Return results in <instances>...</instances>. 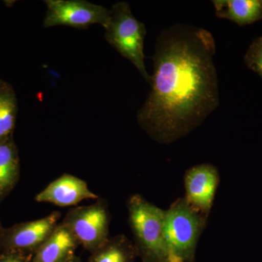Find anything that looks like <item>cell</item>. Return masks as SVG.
<instances>
[{
	"label": "cell",
	"mask_w": 262,
	"mask_h": 262,
	"mask_svg": "<svg viewBox=\"0 0 262 262\" xmlns=\"http://www.w3.org/2000/svg\"><path fill=\"white\" fill-rule=\"evenodd\" d=\"M220 180L218 169L211 164L203 163L192 167L184 176V198L193 208L208 216Z\"/></svg>",
	"instance_id": "cell-7"
},
{
	"label": "cell",
	"mask_w": 262,
	"mask_h": 262,
	"mask_svg": "<svg viewBox=\"0 0 262 262\" xmlns=\"http://www.w3.org/2000/svg\"><path fill=\"white\" fill-rule=\"evenodd\" d=\"M61 213L51 214L37 220L26 222L10 231L7 241L10 247L21 250H37L58 225Z\"/></svg>",
	"instance_id": "cell-9"
},
{
	"label": "cell",
	"mask_w": 262,
	"mask_h": 262,
	"mask_svg": "<svg viewBox=\"0 0 262 262\" xmlns=\"http://www.w3.org/2000/svg\"><path fill=\"white\" fill-rule=\"evenodd\" d=\"M178 262H184L183 261H182V260H181V261H179Z\"/></svg>",
	"instance_id": "cell-18"
},
{
	"label": "cell",
	"mask_w": 262,
	"mask_h": 262,
	"mask_svg": "<svg viewBox=\"0 0 262 262\" xmlns=\"http://www.w3.org/2000/svg\"><path fill=\"white\" fill-rule=\"evenodd\" d=\"M18 159L10 141L0 142V196L5 195L15 185L18 176Z\"/></svg>",
	"instance_id": "cell-13"
},
{
	"label": "cell",
	"mask_w": 262,
	"mask_h": 262,
	"mask_svg": "<svg viewBox=\"0 0 262 262\" xmlns=\"http://www.w3.org/2000/svg\"><path fill=\"white\" fill-rule=\"evenodd\" d=\"M244 60L248 68L257 74L262 80V37L256 38L251 43Z\"/></svg>",
	"instance_id": "cell-15"
},
{
	"label": "cell",
	"mask_w": 262,
	"mask_h": 262,
	"mask_svg": "<svg viewBox=\"0 0 262 262\" xmlns=\"http://www.w3.org/2000/svg\"><path fill=\"white\" fill-rule=\"evenodd\" d=\"M66 262H74L73 259H72V258H70V259L68 260V261H67Z\"/></svg>",
	"instance_id": "cell-17"
},
{
	"label": "cell",
	"mask_w": 262,
	"mask_h": 262,
	"mask_svg": "<svg viewBox=\"0 0 262 262\" xmlns=\"http://www.w3.org/2000/svg\"><path fill=\"white\" fill-rule=\"evenodd\" d=\"M16 115V99L10 88H0V141L5 140L13 130Z\"/></svg>",
	"instance_id": "cell-14"
},
{
	"label": "cell",
	"mask_w": 262,
	"mask_h": 262,
	"mask_svg": "<svg viewBox=\"0 0 262 262\" xmlns=\"http://www.w3.org/2000/svg\"><path fill=\"white\" fill-rule=\"evenodd\" d=\"M61 223L89 251H96L110 238V215L104 201L71 210Z\"/></svg>",
	"instance_id": "cell-5"
},
{
	"label": "cell",
	"mask_w": 262,
	"mask_h": 262,
	"mask_svg": "<svg viewBox=\"0 0 262 262\" xmlns=\"http://www.w3.org/2000/svg\"><path fill=\"white\" fill-rule=\"evenodd\" d=\"M0 262H24L23 260L20 259L15 256H9L6 257L1 258Z\"/></svg>",
	"instance_id": "cell-16"
},
{
	"label": "cell",
	"mask_w": 262,
	"mask_h": 262,
	"mask_svg": "<svg viewBox=\"0 0 262 262\" xmlns=\"http://www.w3.org/2000/svg\"><path fill=\"white\" fill-rule=\"evenodd\" d=\"M88 199H98V196L91 192L84 180L67 173L52 182L35 196L38 203H49L60 207L75 206Z\"/></svg>",
	"instance_id": "cell-8"
},
{
	"label": "cell",
	"mask_w": 262,
	"mask_h": 262,
	"mask_svg": "<svg viewBox=\"0 0 262 262\" xmlns=\"http://www.w3.org/2000/svg\"><path fill=\"white\" fill-rule=\"evenodd\" d=\"M208 217L193 208L184 198L172 203L164 216V232L172 255L184 262L192 261Z\"/></svg>",
	"instance_id": "cell-4"
},
{
	"label": "cell",
	"mask_w": 262,
	"mask_h": 262,
	"mask_svg": "<svg viewBox=\"0 0 262 262\" xmlns=\"http://www.w3.org/2000/svg\"><path fill=\"white\" fill-rule=\"evenodd\" d=\"M110 10L107 23L103 27L106 41L137 69L146 82L151 83V76L144 63L145 25L133 15L125 2L115 3Z\"/></svg>",
	"instance_id": "cell-3"
},
{
	"label": "cell",
	"mask_w": 262,
	"mask_h": 262,
	"mask_svg": "<svg viewBox=\"0 0 262 262\" xmlns=\"http://www.w3.org/2000/svg\"><path fill=\"white\" fill-rule=\"evenodd\" d=\"M261 3H262V1H261Z\"/></svg>",
	"instance_id": "cell-19"
},
{
	"label": "cell",
	"mask_w": 262,
	"mask_h": 262,
	"mask_svg": "<svg viewBox=\"0 0 262 262\" xmlns=\"http://www.w3.org/2000/svg\"><path fill=\"white\" fill-rule=\"evenodd\" d=\"M63 224H58L48 238L37 250L34 262H66L78 245Z\"/></svg>",
	"instance_id": "cell-10"
},
{
	"label": "cell",
	"mask_w": 262,
	"mask_h": 262,
	"mask_svg": "<svg viewBox=\"0 0 262 262\" xmlns=\"http://www.w3.org/2000/svg\"><path fill=\"white\" fill-rule=\"evenodd\" d=\"M129 223L138 248L146 262H170L165 232V211L134 194L127 203Z\"/></svg>",
	"instance_id": "cell-2"
},
{
	"label": "cell",
	"mask_w": 262,
	"mask_h": 262,
	"mask_svg": "<svg viewBox=\"0 0 262 262\" xmlns=\"http://www.w3.org/2000/svg\"><path fill=\"white\" fill-rule=\"evenodd\" d=\"M213 34L202 27L177 24L157 38L151 91L137 121L161 144L188 135L220 105Z\"/></svg>",
	"instance_id": "cell-1"
},
{
	"label": "cell",
	"mask_w": 262,
	"mask_h": 262,
	"mask_svg": "<svg viewBox=\"0 0 262 262\" xmlns=\"http://www.w3.org/2000/svg\"><path fill=\"white\" fill-rule=\"evenodd\" d=\"M134 245L124 234L110 237L94 251L91 262H131L134 256Z\"/></svg>",
	"instance_id": "cell-12"
},
{
	"label": "cell",
	"mask_w": 262,
	"mask_h": 262,
	"mask_svg": "<svg viewBox=\"0 0 262 262\" xmlns=\"http://www.w3.org/2000/svg\"><path fill=\"white\" fill-rule=\"evenodd\" d=\"M215 15L244 26L262 18V3L258 0H213Z\"/></svg>",
	"instance_id": "cell-11"
},
{
	"label": "cell",
	"mask_w": 262,
	"mask_h": 262,
	"mask_svg": "<svg viewBox=\"0 0 262 262\" xmlns=\"http://www.w3.org/2000/svg\"><path fill=\"white\" fill-rule=\"evenodd\" d=\"M47 10L43 20L45 28L65 26L87 29L90 26L107 23L111 10L102 5L84 0H46Z\"/></svg>",
	"instance_id": "cell-6"
}]
</instances>
